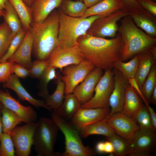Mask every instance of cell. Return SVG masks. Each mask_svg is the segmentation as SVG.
<instances>
[{"mask_svg": "<svg viewBox=\"0 0 156 156\" xmlns=\"http://www.w3.org/2000/svg\"><path fill=\"white\" fill-rule=\"evenodd\" d=\"M76 1H83V0H75Z\"/></svg>", "mask_w": 156, "mask_h": 156, "instance_id": "cell-54", "label": "cell"}, {"mask_svg": "<svg viewBox=\"0 0 156 156\" xmlns=\"http://www.w3.org/2000/svg\"><path fill=\"white\" fill-rule=\"evenodd\" d=\"M117 135L131 144L139 129L135 120L120 112L108 116L103 119Z\"/></svg>", "mask_w": 156, "mask_h": 156, "instance_id": "cell-10", "label": "cell"}, {"mask_svg": "<svg viewBox=\"0 0 156 156\" xmlns=\"http://www.w3.org/2000/svg\"><path fill=\"white\" fill-rule=\"evenodd\" d=\"M153 0L155 2H156V0Z\"/></svg>", "mask_w": 156, "mask_h": 156, "instance_id": "cell-55", "label": "cell"}, {"mask_svg": "<svg viewBox=\"0 0 156 156\" xmlns=\"http://www.w3.org/2000/svg\"><path fill=\"white\" fill-rule=\"evenodd\" d=\"M12 74L18 77L25 78L29 75V69L18 64L13 63L12 67Z\"/></svg>", "mask_w": 156, "mask_h": 156, "instance_id": "cell-44", "label": "cell"}, {"mask_svg": "<svg viewBox=\"0 0 156 156\" xmlns=\"http://www.w3.org/2000/svg\"><path fill=\"white\" fill-rule=\"evenodd\" d=\"M138 64V58L136 55L127 62H125L120 59L118 60L115 62L113 68L119 71L128 81L129 79L134 78Z\"/></svg>", "mask_w": 156, "mask_h": 156, "instance_id": "cell-30", "label": "cell"}, {"mask_svg": "<svg viewBox=\"0 0 156 156\" xmlns=\"http://www.w3.org/2000/svg\"><path fill=\"white\" fill-rule=\"evenodd\" d=\"M8 0H0V17L3 16Z\"/></svg>", "mask_w": 156, "mask_h": 156, "instance_id": "cell-49", "label": "cell"}, {"mask_svg": "<svg viewBox=\"0 0 156 156\" xmlns=\"http://www.w3.org/2000/svg\"><path fill=\"white\" fill-rule=\"evenodd\" d=\"M79 129L80 136L84 138L93 135H103L107 138L116 133L111 127L103 120Z\"/></svg>", "mask_w": 156, "mask_h": 156, "instance_id": "cell-26", "label": "cell"}, {"mask_svg": "<svg viewBox=\"0 0 156 156\" xmlns=\"http://www.w3.org/2000/svg\"><path fill=\"white\" fill-rule=\"evenodd\" d=\"M12 39L11 30L4 21L0 24V60L6 52Z\"/></svg>", "mask_w": 156, "mask_h": 156, "instance_id": "cell-36", "label": "cell"}, {"mask_svg": "<svg viewBox=\"0 0 156 156\" xmlns=\"http://www.w3.org/2000/svg\"><path fill=\"white\" fill-rule=\"evenodd\" d=\"M52 119L63 134L65 150L63 156H91L95 153L92 149L83 144L79 132L76 129L54 112H51Z\"/></svg>", "mask_w": 156, "mask_h": 156, "instance_id": "cell-5", "label": "cell"}, {"mask_svg": "<svg viewBox=\"0 0 156 156\" xmlns=\"http://www.w3.org/2000/svg\"><path fill=\"white\" fill-rule=\"evenodd\" d=\"M0 142V156H15L14 145L10 134L3 133Z\"/></svg>", "mask_w": 156, "mask_h": 156, "instance_id": "cell-39", "label": "cell"}, {"mask_svg": "<svg viewBox=\"0 0 156 156\" xmlns=\"http://www.w3.org/2000/svg\"><path fill=\"white\" fill-rule=\"evenodd\" d=\"M39 124V121L26 123L22 126H16L10 134L17 156L29 155L34 136Z\"/></svg>", "mask_w": 156, "mask_h": 156, "instance_id": "cell-9", "label": "cell"}, {"mask_svg": "<svg viewBox=\"0 0 156 156\" xmlns=\"http://www.w3.org/2000/svg\"><path fill=\"white\" fill-rule=\"evenodd\" d=\"M81 105L73 93L66 94L60 107L53 111L62 117L72 118Z\"/></svg>", "mask_w": 156, "mask_h": 156, "instance_id": "cell-28", "label": "cell"}, {"mask_svg": "<svg viewBox=\"0 0 156 156\" xmlns=\"http://www.w3.org/2000/svg\"><path fill=\"white\" fill-rule=\"evenodd\" d=\"M95 68L93 64L85 60L78 64L64 67L62 70L64 76H62L61 78L65 84V95L72 93L75 87Z\"/></svg>", "mask_w": 156, "mask_h": 156, "instance_id": "cell-11", "label": "cell"}, {"mask_svg": "<svg viewBox=\"0 0 156 156\" xmlns=\"http://www.w3.org/2000/svg\"><path fill=\"white\" fill-rule=\"evenodd\" d=\"M64 0H36L31 7L32 23L43 22Z\"/></svg>", "mask_w": 156, "mask_h": 156, "instance_id": "cell-21", "label": "cell"}, {"mask_svg": "<svg viewBox=\"0 0 156 156\" xmlns=\"http://www.w3.org/2000/svg\"><path fill=\"white\" fill-rule=\"evenodd\" d=\"M58 43L56 46L69 47L77 45L79 37L86 34L92 23L100 16H91L86 18L73 17L64 14L60 8Z\"/></svg>", "mask_w": 156, "mask_h": 156, "instance_id": "cell-4", "label": "cell"}, {"mask_svg": "<svg viewBox=\"0 0 156 156\" xmlns=\"http://www.w3.org/2000/svg\"><path fill=\"white\" fill-rule=\"evenodd\" d=\"M62 75L57 73L55 79L56 88L51 94H49L44 98L46 105L52 110L55 111L58 109L62 104L64 98L65 86L62 80Z\"/></svg>", "mask_w": 156, "mask_h": 156, "instance_id": "cell-25", "label": "cell"}, {"mask_svg": "<svg viewBox=\"0 0 156 156\" xmlns=\"http://www.w3.org/2000/svg\"><path fill=\"white\" fill-rule=\"evenodd\" d=\"M13 63L8 61L0 63V83L5 82L12 74Z\"/></svg>", "mask_w": 156, "mask_h": 156, "instance_id": "cell-41", "label": "cell"}, {"mask_svg": "<svg viewBox=\"0 0 156 156\" xmlns=\"http://www.w3.org/2000/svg\"><path fill=\"white\" fill-rule=\"evenodd\" d=\"M138 64L134 78L141 88L146 77L156 61V48L151 47L137 55Z\"/></svg>", "mask_w": 156, "mask_h": 156, "instance_id": "cell-18", "label": "cell"}, {"mask_svg": "<svg viewBox=\"0 0 156 156\" xmlns=\"http://www.w3.org/2000/svg\"><path fill=\"white\" fill-rule=\"evenodd\" d=\"M150 102L154 105L156 104V86L155 88L152 93Z\"/></svg>", "mask_w": 156, "mask_h": 156, "instance_id": "cell-50", "label": "cell"}, {"mask_svg": "<svg viewBox=\"0 0 156 156\" xmlns=\"http://www.w3.org/2000/svg\"><path fill=\"white\" fill-rule=\"evenodd\" d=\"M1 112L0 110V138L3 133V128L2 125L1 120Z\"/></svg>", "mask_w": 156, "mask_h": 156, "instance_id": "cell-52", "label": "cell"}, {"mask_svg": "<svg viewBox=\"0 0 156 156\" xmlns=\"http://www.w3.org/2000/svg\"><path fill=\"white\" fill-rule=\"evenodd\" d=\"M113 69L114 86L109 99V103L111 109L110 112L107 116L122 111L124 104L126 86L128 83V81L119 71L115 68Z\"/></svg>", "mask_w": 156, "mask_h": 156, "instance_id": "cell-17", "label": "cell"}, {"mask_svg": "<svg viewBox=\"0 0 156 156\" xmlns=\"http://www.w3.org/2000/svg\"><path fill=\"white\" fill-rule=\"evenodd\" d=\"M3 83L4 88H8L14 91L20 100L26 101L38 108L42 107L52 112L44 101L35 99L32 97L24 88L18 77L15 75L12 74Z\"/></svg>", "mask_w": 156, "mask_h": 156, "instance_id": "cell-20", "label": "cell"}, {"mask_svg": "<svg viewBox=\"0 0 156 156\" xmlns=\"http://www.w3.org/2000/svg\"><path fill=\"white\" fill-rule=\"evenodd\" d=\"M121 9L124 10L118 0H103L88 8L83 15L81 18H86L94 15L104 17Z\"/></svg>", "mask_w": 156, "mask_h": 156, "instance_id": "cell-22", "label": "cell"}, {"mask_svg": "<svg viewBox=\"0 0 156 156\" xmlns=\"http://www.w3.org/2000/svg\"><path fill=\"white\" fill-rule=\"evenodd\" d=\"M103 0H83V1L88 8L92 6Z\"/></svg>", "mask_w": 156, "mask_h": 156, "instance_id": "cell-48", "label": "cell"}, {"mask_svg": "<svg viewBox=\"0 0 156 156\" xmlns=\"http://www.w3.org/2000/svg\"><path fill=\"white\" fill-rule=\"evenodd\" d=\"M129 13L121 9L104 17H100L92 23L86 34L91 36L106 38L115 37L118 32L117 22Z\"/></svg>", "mask_w": 156, "mask_h": 156, "instance_id": "cell-8", "label": "cell"}, {"mask_svg": "<svg viewBox=\"0 0 156 156\" xmlns=\"http://www.w3.org/2000/svg\"><path fill=\"white\" fill-rule=\"evenodd\" d=\"M122 4L123 9L129 13L138 12L145 10L141 7L135 0H118Z\"/></svg>", "mask_w": 156, "mask_h": 156, "instance_id": "cell-42", "label": "cell"}, {"mask_svg": "<svg viewBox=\"0 0 156 156\" xmlns=\"http://www.w3.org/2000/svg\"><path fill=\"white\" fill-rule=\"evenodd\" d=\"M84 60L77 45L66 48L56 46L47 60L49 66L62 71L64 67L78 64Z\"/></svg>", "mask_w": 156, "mask_h": 156, "instance_id": "cell-12", "label": "cell"}, {"mask_svg": "<svg viewBox=\"0 0 156 156\" xmlns=\"http://www.w3.org/2000/svg\"><path fill=\"white\" fill-rule=\"evenodd\" d=\"M33 39L30 29L26 31L25 36L17 49L8 60L20 64L29 69L32 62Z\"/></svg>", "mask_w": 156, "mask_h": 156, "instance_id": "cell-19", "label": "cell"}, {"mask_svg": "<svg viewBox=\"0 0 156 156\" xmlns=\"http://www.w3.org/2000/svg\"><path fill=\"white\" fill-rule=\"evenodd\" d=\"M59 28V13L56 10L42 22L32 24L30 29L33 39L32 53L36 60H47L57 45Z\"/></svg>", "mask_w": 156, "mask_h": 156, "instance_id": "cell-2", "label": "cell"}, {"mask_svg": "<svg viewBox=\"0 0 156 156\" xmlns=\"http://www.w3.org/2000/svg\"><path fill=\"white\" fill-rule=\"evenodd\" d=\"M156 86V66H152L141 89L146 101L149 104L153 92Z\"/></svg>", "mask_w": 156, "mask_h": 156, "instance_id": "cell-34", "label": "cell"}, {"mask_svg": "<svg viewBox=\"0 0 156 156\" xmlns=\"http://www.w3.org/2000/svg\"><path fill=\"white\" fill-rule=\"evenodd\" d=\"M0 111L2 114L1 120L3 133L10 134L18 125L23 122V120L18 115L4 106H3Z\"/></svg>", "mask_w": 156, "mask_h": 156, "instance_id": "cell-32", "label": "cell"}, {"mask_svg": "<svg viewBox=\"0 0 156 156\" xmlns=\"http://www.w3.org/2000/svg\"><path fill=\"white\" fill-rule=\"evenodd\" d=\"M77 45L84 60L95 67L112 70L115 62L120 59L121 41L118 32L109 39L86 34L79 38Z\"/></svg>", "mask_w": 156, "mask_h": 156, "instance_id": "cell-1", "label": "cell"}, {"mask_svg": "<svg viewBox=\"0 0 156 156\" xmlns=\"http://www.w3.org/2000/svg\"><path fill=\"white\" fill-rule=\"evenodd\" d=\"M11 4L21 20L23 28L26 31L31 29L32 24L31 8L22 0H8Z\"/></svg>", "mask_w": 156, "mask_h": 156, "instance_id": "cell-27", "label": "cell"}, {"mask_svg": "<svg viewBox=\"0 0 156 156\" xmlns=\"http://www.w3.org/2000/svg\"><path fill=\"white\" fill-rule=\"evenodd\" d=\"M104 153L111 154H114V149L112 143L109 141L104 142Z\"/></svg>", "mask_w": 156, "mask_h": 156, "instance_id": "cell-47", "label": "cell"}, {"mask_svg": "<svg viewBox=\"0 0 156 156\" xmlns=\"http://www.w3.org/2000/svg\"><path fill=\"white\" fill-rule=\"evenodd\" d=\"M39 121L33 144L37 156H55L54 149L59 128L52 119L42 117Z\"/></svg>", "mask_w": 156, "mask_h": 156, "instance_id": "cell-6", "label": "cell"}, {"mask_svg": "<svg viewBox=\"0 0 156 156\" xmlns=\"http://www.w3.org/2000/svg\"><path fill=\"white\" fill-rule=\"evenodd\" d=\"M54 67L48 65L39 79L40 90L38 94L43 98L49 94L47 88L49 83L57 77V73Z\"/></svg>", "mask_w": 156, "mask_h": 156, "instance_id": "cell-35", "label": "cell"}, {"mask_svg": "<svg viewBox=\"0 0 156 156\" xmlns=\"http://www.w3.org/2000/svg\"><path fill=\"white\" fill-rule=\"evenodd\" d=\"M60 8L66 15L73 17H81L88 8L83 1L64 0Z\"/></svg>", "mask_w": 156, "mask_h": 156, "instance_id": "cell-31", "label": "cell"}, {"mask_svg": "<svg viewBox=\"0 0 156 156\" xmlns=\"http://www.w3.org/2000/svg\"><path fill=\"white\" fill-rule=\"evenodd\" d=\"M26 32V31L23 28L15 35L12 40L6 52L0 60V63L8 61L14 54L23 40Z\"/></svg>", "mask_w": 156, "mask_h": 156, "instance_id": "cell-38", "label": "cell"}, {"mask_svg": "<svg viewBox=\"0 0 156 156\" xmlns=\"http://www.w3.org/2000/svg\"><path fill=\"white\" fill-rule=\"evenodd\" d=\"M24 3L28 7H31L36 0H22Z\"/></svg>", "mask_w": 156, "mask_h": 156, "instance_id": "cell-51", "label": "cell"}, {"mask_svg": "<svg viewBox=\"0 0 156 156\" xmlns=\"http://www.w3.org/2000/svg\"><path fill=\"white\" fill-rule=\"evenodd\" d=\"M135 120L139 129L155 131L152 124L150 114L147 107L143 105L137 114Z\"/></svg>", "mask_w": 156, "mask_h": 156, "instance_id": "cell-37", "label": "cell"}, {"mask_svg": "<svg viewBox=\"0 0 156 156\" xmlns=\"http://www.w3.org/2000/svg\"><path fill=\"white\" fill-rule=\"evenodd\" d=\"M128 83L134 89L138 94L140 96L144 102L145 105L147 106L149 105L146 101L142 92L140 88L138 86L135 78H133L129 79L128 81Z\"/></svg>", "mask_w": 156, "mask_h": 156, "instance_id": "cell-45", "label": "cell"}, {"mask_svg": "<svg viewBox=\"0 0 156 156\" xmlns=\"http://www.w3.org/2000/svg\"><path fill=\"white\" fill-rule=\"evenodd\" d=\"M135 25L144 30L149 36L156 38V17L144 10L138 12L129 13Z\"/></svg>", "mask_w": 156, "mask_h": 156, "instance_id": "cell-23", "label": "cell"}, {"mask_svg": "<svg viewBox=\"0 0 156 156\" xmlns=\"http://www.w3.org/2000/svg\"><path fill=\"white\" fill-rule=\"evenodd\" d=\"M118 32L121 37L120 59L123 61L156 45V38L150 36L140 29L128 15L120 20Z\"/></svg>", "mask_w": 156, "mask_h": 156, "instance_id": "cell-3", "label": "cell"}, {"mask_svg": "<svg viewBox=\"0 0 156 156\" xmlns=\"http://www.w3.org/2000/svg\"><path fill=\"white\" fill-rule=\"evenodd\" d=\"M5 21L10 29L13 39L15 35L22 29L21 20L11 4L8 1L3 16Z\"/></svg>", "mask_w": 156, "mask_h": 156, "instance_id": "cell-29", "label": "cell"}, {"mask_svg": "<svg viewBox=\"0 0 156 156\" xmlns=\"http://www.w3.org/2000/svg\"><path fill=\"white\" fill-rule=\"evenodd\" d=\"M48 65L47 60H36L32 62L29 69V76L39 79Z\"/></svg>", "mask_w": 156, "mask_h": 156, "instance_id": "cell-40", "label": "cell"}, {"mask_svg": "<svg viewBox=\"0 0 156 156\" xmlns=\"http://www.w3.org/2000/svg\"><path fill=\"white\" fill-rule=\"evenodd\" d=\"M114 77L112 70H105L94 90V94L81 107L85 108H109V99L114 86Z\"/></svg>", "mask_w": 156, "mask_h": 156, "instance_id": "cell-7", "label": "cell"}, {"mask_svg": "<svg viewBox=\"0 0 156 156\" xmlns=\"http://www.w3.org/2000/svg\"><path fill=\"white\" fill-rule=\"evenodd\" d=\"M109 108H79L72 118V123L79 128L102 120L109 114Z\"/></svg>", "mask_w": 156, "mask_h": 156, "instance_id": "cell-15", "label": "cell"}, {"mask_svg": "<svg viewBox=\"0 0 156 156\" xmlns=\"http://www.w3.org/2000/svg\"><path fill=\"white\" fill-rule=\"evenodd\" d=\"M156 137L155 131L139 129L130 144L131 156H148L155 149Z\"/></svg>", "mask_w": 156, "mask_h": 156, "instance_id": "cell-13", "label": "cell"}, {"mask_svg": "<svg viewBox=\"0 0 156 156\" xmlns=\"http://www.w3.org/2000/svg\"><path fill=\"white\" fill-rule=\"evenodd\" d=\"M0 101L3 106L12 111L20 117L23 122H36L37 114L33 107L25 106L13 98L8 91L0 90Z\"/></svg>", "mask_w": 156, "mask_h": 156, "instance_id": "cell-16", "label": "cell"}, {"mask_svg": "<svg viewBox=\"0 0 156 156\" xmlns=\"http://www.w3.org/2000/svg\"><path fill=\"white\" fill-rule=\"evenodd\" d=\"M103 70L95 67L74 89L72 93L81 105L88 102L93 96L96 86L103 74Z\"/></svg>", "mask_w": 156, "mask_h": 156, "instance_id": "cell-14", "label": "cell"}, {"mask_svg": "<svg viewBox=\"0 0 156 156\" xmlns=\"http://www.w3.org/2000/svg\"><path fill=\"white\" fill-rule=\"evenodd\" d=\"M146 106H147L150 114L152 124L154 128L156 130V114L153 108L150 106L149 105Z\"/></svg>", "mask_w": 156, "mask_h": 156, "instance_id": "cell-46", "label": "cell"}, {"mask_svg": "<svg viewBox=\"0 0 156 156\" xmlns=\"http://www.w3.org/2000/svg\"><path fill=\"white\" fill-rule=\"evenodd\" d=\"M143 105L138 94L128 83L126 86L124 105L121 112L135 120Z\"/></svg>", "mask_w": 156, "mask_h": 156, "instance_id": "cell-24", "label": "cell"}, {"mask_svg": "<svg viewBox=\"0 0 156 156\" xmlns=\"http://www.w3.org/2000/svg\"><path fill=\"white\" fill-rule=\"evenodd\" d=\"M106 138L112 144L114 154L116 155L119 156L129 155L131 151L130 144L124 139L116 133Z\"/></svg>", "mask_w": 156, "mask_h": 156, "instance_id": "cell-33", "label": "cell"}, {"mask_svg": "<svg viewBox=\"0 0 156 156\" xmlns=\"http://www.w3.org/2000/svg\"><path fill=\"white\" fill-rule=\"evenodd\" d=\"M143 9L156 17V3L153 0H135Z\"/></svg>", "mask_w": 156, "mask_h": 156, "instance_id": "cell-43", "label": "cell"}, {"mask_svg": "<svg viewBox=\"0 0 156 156\" xmlns=\"http://www.w3.org/2000/svg\"><path fill=\"white\" fill-rule=\"evenodd\" d=\"M3 105L1 102L0 101V110L2 109L3 107Z\"/></svg>", "mask_w": 156, "mask_h": 156, "instance_id": "cell-53", "label": "cell"}]
</instances>
